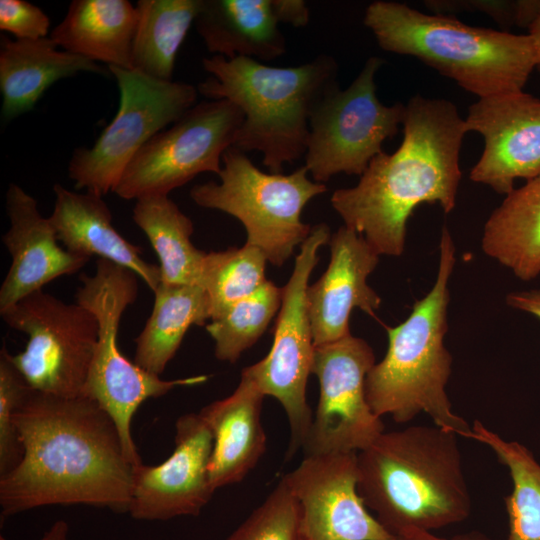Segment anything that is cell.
I'll return each mask as SVG.
<instances>
[{"label": "cell", "mask_w": 540, "mask_h": 540, "mask_svg": "<svg viewBox=\"0 0 540 540\" xmlns=\"http://www.w3.org/2000/svg\"><path fill=\"white\" fill-rule=\"evenodd\" d=\"M14 421L23 455L0 476L4 517L48 505L129 511L133 465L114 421L95 401L31 388Z\"/></svg>", "instance_id": "cell-1"}, {"label": "cell", "mask_w": 540, "mask_h": 540, "mask_svg": "<svg viewBox=\"0 0 540 540\" xmlns=\"http://www.w3.org/2000/svg\"><path fill=\"white\" fill-rule=\"evenodd\" d=\"M403 139L391 154L374 157L357 185L333 192L331 205L344 225L379 255L400 256L414 209L456 206L465 121L449 100L413 96L405 105Z\"/></svg>", "instance_id": "cell-2"}, {"label": "cell", "mask_w": 540, "mask_h": 540, "mask_svg": "<svg viewBox=\"0 0 540 540\" xmlns=\"http://www.w3.org/2000/svg\"><path fill=\"white\" fill-rule=\"evenodd\" d=\"M459 436L434 426L384 431L357 452L358 492L393 536L463 522L471 497Z\"/></svg>", "instance_id": "cell-3"}, {"label": "cell", "mask_w": 540, "mask_h": 540, "mask_svg": "<svg viewBox=\"0 0 540 540\" xmlns=\"http://www.w3.org/2000/svg\"><path fill=\"white\" fill-rule=\"evenodd\" d=\"M202 65L210 77L198 84L199 94L228 100L244 115L233 147L262 153L272 173L305 156L311 114L339 86L338 64L327 54L291 67L221 55L203 58Z\"/></svg>", "instance_id": "cell-4"}, {"label": "cell", "mask_w": 540, "mask_h": 540, "mask_svg": "<svg viewBox=\"0 0 540 540\" xmlns=\"http://www.w3.org/2000/svg\"><path fill=\"white\" fill-rule=\"evenodd\" d=\"M455 263V245L444 226L436 280L414 303L405 321L387 327V352L368 372L365 394L379 417L389 415L403 424L424 413L434 425L467 438L471 427L453 411L446 391L452 356L444 337L448 331L449 280Z\"/></svg>", "instance_id": "cell-5"}, {"label": "cell", "mask_w": 540, "mask_h": 540, "mask_svg": "<svg viewBox=\"0 0 540 540\" xmlns=\"http://www.w3.org/2000/svg\"><path fill=\"white\" fill-rule=\"evenodd\" d=\"M363 22L381 49L415 57L479 98L523 90L536 68L529 34L470 26L384 0L367 6Z\"/></svg>", "instance_id": "cell-6"}, {"label": "cell", "mask_w": 540, "mask_h": 540, "mask_svg": "<svg viewBox=\"0 0 540 540\" xmlns=\"http://www.w3.org/2000/svg\"><path fill=\"white\" fill-rule=\"evenodd\" d=\"M137 275L120 265L98 259L93 275L82 274L75 293L76 303L94 314L98 339L83 396L95 401L114 421L127 459L140 455L132 436V420L149 398L167 394L175 387L206 382L207 375L163 380L130 361L118 346L120 320L138 294Z\"/></svg>", "instance_id": "cell-7"}, {"label": "cell", "mask_w": 540, "mask_h": 540, "mask_svg": "<svg viewBox=\"0 0 540 540\" xmlns=\"http://www.w3.org/2000/svg\"><path fill=\"white\" fill-rule=\"evenodd\" d=\"M308 174L305 165L290 174L265 173L232 146L222 156L220 183L195 185L190 197L200 207L238 219L246 230L245 243L259 248L272 265L282 266L311 233L301 219L304 207L327 191Z\"/></svg>", "instance_id": "cell-8"}, {"label": "cell", "mask_w": 540, "mask_h": 540, "mask_svg": "<svg viewBox=\"0 0 540 540\" xmlns=\"http://www.w3.org/2000/svg\"><path fill=\"white\" fill-rule=\"evenodd\" d=\"M108 68L120 91L117 114L92 147L74 150L68 164L75 188L100 196L114 190L138 151L192 108L199 94L189 83L158 80L133 69Z\"/></svg>", "instance_id": "cell-9"}, {"label": "cell", "mask_w": 540, "mask_h": 540, "mask_svg": "<svg viewBox=\"0 0 540 540\" xmlns=\"http://www.w3.org/2000/svg\"><path fill=\"white\" fill-rule=\"evenodd\" d=\"M384 60L373 56L345 89L331 90L309 120L305 167L315 182L339 173L362 175L382 145L398 133L405 105L387 106L377 97L375 77Z\"/></svg>", "instance_id": "cell-10"}, {"label": "cell", "mask_w": 540, "mask_h": 540, "mask_svg": "<svg viewBox=\"0 0 540 540\" xmlns=\"http://www.w3.org/2000/svg\"><path fill=\"white\" fill-rule=\"evenodd\" d=\"M0 314L9 327L28 336L24 350L10 358L33 390L83 396L98 339L92 312L39 290Z\"/></svg>", "instance_id": "cell-11"}, {"label": "cell", "mask_w": 540, "mask_h": 540, "mask_svg": "<svg viewBox=\"0 0 540 540\" xmlns=\"http://www.w3.org/2000/svg\"><path fill=\"white\" fill-rule=\"evenodd\" d=\"M330 237L327 224L312 227L300 246L292 274L282 287L272 347L263 359L242 370L265 396L277 399L285 410L291 430L288 458L303 447L313 420L306 385L312 374L315 345L306 294L310 275L319 260V249L329 243Z\"/></svg>", "instance_id": "cell-12"}, {"label": "cell", "mask_w": 540, "mask_h": 540, "mask_svg": "<svg viewBox=\"0 0 540 540\" xmlns=\"http://www.w3.org/2000/svg\"><path fill=\"white\" fill-rule=\"evenodd\" d=\"M243 120L242 111L228 100L195 104L138 151L112 192L125 200L168 196L198 174L218 175Z\"/></svg>", "instance_id": "cell-13"}, {"label": "cell", "mask_w": 540, "mask_h": 540, "mask_svg": "<svg viewBox=\"0 0 540 540\" xmlns=\"http://www.w3.org/2000/svg\"><path fill=\"white\" fill-rule=\"evenodd\" d=\"M374 364L372 347L351 334L315 346L312 374L318 378L320 396L302 447L305 455L359 452L385 431L365 394Z\"/></svg>", "instance_id": "cell-14"}, {"label": "cell", "mask_w": 540, "mask_h": 540, "mask_svg": "<svg viewBox=\"0 0 540 540\" xmlns=\"http://www.w3.org/2000/svg\"><path fill=\"white\" fill-rule=\"evenodd\" d=\"M297 499L307 540H393L358 492L357 452L305 455L282 478Z\"/></svg>", "instance_id": "cell-15"}, {"label": "cell", "mask_w": 540, "mask_h": 540, "mask_svg": "<svg viewBox=\"0 0 540 540\" xmlns=\"http://www.w3.org/2000/svg\"><path fill=\"white\" fill-rule=\"evenodd\" d=\"M175 448L158 465L133 466L129 514L137 520L197 516L212 498L209 475L214 439L200 413L180 416Z\"/></svg>", "instance_id": "cell-16"}, {"label": "cell", "mask_w": 540, "mask_h": 540, "mask_svg": "<svg viewBox=\"0 0 540 540\" xmlns=\"http://www.w3.org/2000/svg\"><path fill=\"white\" fill-rule=\"evenodd\" d=\"M466 132H477L484 149L470 171L473 182L505 196L518 178L540 175V99L521 91L479 98L468 108Z\"/></svg>", "instance_id": "cell-17"}, {"label": "cell", "mask_w": 540, "mask_h": 540, "mask_svg": "<svg viewBox=\"0 0 540 540\" xmlns=\"http://www.w3.org/2000/svg\"><path fill=\"white\" fill-rule=\"evenodd\" d=\"M328 244V267L306 294L315 346L350 335L353 309L374 317L381 305L380 296L367 282L380 255L361 234L345 225L331 235Z\"/></svg>", "instance_id": "cell-18"}, {"label": "cell", "mask_w": 540, "mask_h": 540, "mask_svg": "<svg viewBox=\"0 0 540 540\" xmlns=\"http://www.w3.org/2000/svg\"><path fill=\"white\" fill-rule=\"evenodd\" d=\"M9 228L2 242L11 265L0 287V313L26 296L42 290L52 280L79 271L90 260L63 249L49 218L37 201L17 184L6 192Z\"/></svg>", "instance_id": "cell-19"}, {"label": "cell", "mask_w": 540, "mask_h": 540, "mask_svg": "<svg viewBox=\"0 0 540 540\" xmlns=\"http://www.w3.org/2000/svg\"><path fill=\"white\" fill-rule=\"evenodd\" d=\"M55 204L48 217L59 242L71 253L111 261L133 271L154 292L161 282L159 266L142 258V248L127 241L112 225L102 196L53 187Z\"/></svg>", "instance_id": "cell-20"}, {"label": "cell", "mask_w": 540, "mask_h": 540, "mask_svg": "<svg viewBox=\"0 0 540 540\" xmlns=\"http://www.w3.org/2000/svg\"><path fill=\"white\" fill-rule=\"evenodd\" d=\"M265 395L247 375L229 396L199 412L210 428L214 444L209 475L214 490L242 481L266 450L261 421Z\"/></svg>", "instance_id": "cell-21"}, {"label": "cell", "mask_w": 540, "mask_h": 540, "mask_svg": "<svg viewBox=\"0 0 540 540\" xmlns=\"http://www.w3.org/2000/svg\"><path fill=\"white\" fill-rule=\"evenodd\" d=\"M50 37L38 40L1 38V116L9 121L33 109L56 81L78 72L105 73L94 61L60 51Z\"/></svg>", "instance_id": "cell-22"}, {"label": "cell", "mask_w": 540, "mask_h": 540, "mask_svg": "<svg viewBox=\"0 0 540 540\" xmlns=\"http://www.w3.org/2000/svg\"><path fill=\"white\" fill-rule=\"evenodd\" d=\"M194 25L214 55L270 61L286 52L271 0H202Z\"/></svg>", "instance_id": "cell-23"}, {"label": "cell", "mask_w": 540, "mask_h": 540, "mask_svg": "<svg viewBox=\"0 0 540 540\" xmlns=\"http://www.w3.org/2000/svg\"><path fill=\"white\" fill-rule=\"evenodd\" d=\"M137 22L136 6L127 0H74L49 37L70 53L132 69Z\"/></svg>", "instance_id": "cell-24"}, {"label": "cell", "mask_w": 540, "mask_h": 540, "mask_svg": "<svg viewBox=\"0 0 540 540\" xmlns=\"http://www.w3.org/2000/svg\"><path fill=\"white\" fill-rule=\"evenodd\" d=\"M481 247L520 280L540 275V175L505 196L484 225Z\"/></svg>", "instance_id": "cell-25"}, {"label": "cell", "mask_w": 540, "mask_h": 540, "mask_svg": "<svg viewBox=\"0 0 540 540\" xmlns=\"http://www.w3.org/2000/svg\"><path fill=\"white\" fill-rule=\"evenodd\" d=\"M211 320L209 298L201 285L160 282L150 317L136 337L134 363L160 376L192 325Z\"/></svg>", "instance_id": "cell-26"}, {"label": "cell", "mask_w": 540, "mask_h": 540, "mask_svg": "<svg viewBox=\"0 0 540 540\" xmlns=\"http://www.w3.org/2000/svg\"><path fill=\"white\" fill-rule=\"evenodd\" d=\"M132 218L158 256L161 282L201 285L206 252L191 242L193 223L174 201L168 196L140 198Z\"/></svg>", "instance_id": "cell-27"}, {"label": "cell", "mask_w": 540, "mask_h": 540, "mask_svg": "<svg viewBox=\"0 0 540 540\" xmlns=\"http://www.w3.org/2000/svg\"><path fill=\"white\" fill-rule=\"evenodd\" d=\"M202 0H139L131 66L152 78L172 81L176 55Z\"/></svg>", "instance_id": "cell-28"}, {"label": "cell", "mask_w": 540, "mask_h": 540, "mask_svg": "<svg viewBox=\"0 0 540 540\" xmlns=\"http://www.w3.org/2000/svg\"><path fill=\"white\" fill-rule=\"evenodd\" d=\"M467 438L488 446L509 471L512 490L504 498L507 540H540V463L527 447L503 439L479 420L474 421Z\"/></svg>", "instance_id": "cell-29"}, {"label": "cell", "mask_w": 540, "mask_h": 540, "mask_svg": "<svg viewBox=\"0 0 540 540\" xmlns=\"http://www.w3.org/2000/svg\"><path fill=\"white\" fill-rule=\"evenodd\" d=\"M267 262L259 248L247 243L239 248L206 253L201 286L209 298L211 321L223 316L268 280Z\"/></svg>", "instance_id": "cell-30"}, {"label": "cell", "mask_w": 540, "mask_h": 540, "mask_svg": "<svg viewBox=\"0 0 540 540\" xmlns=\"http://www.w3.org/2000/svg\"><path fill=\"white\" fill-rule=\"evenodd\" d=\"M283 289L267 280L256 292L205 326L218 360L236 362L263 335L282 303Z\"/></svg>", "instance_id": "cell-31"}, {"label": "cell", "mask_w": 540, "mask_h": 540, "mask_svg": "<svg viewBox=\"0 0 540 540\" xmlns=\"http://www.w3.org/2000/svg\"><path fill=\"white\" fill-rule=\"evenodd\" d=\"M225 540H307L297 499L283 479Z\"/></svg>", "instance_id": "cell-32"}, {"label": "cell", "mask_w": 540, "mask_h": 540, "mask_svg": "<svg viewBox=\"0 0 540 540\" xmlns=\"http://www.w3.org/2000/svg\"><path fill=\"white\" fill-rule=\"evenodd\" d=\"M30 390L4 345L0 352V476L12 470L22 458L23 447L14 415Z\"/></svg>", "instance_id": "cell-33"}, {"label": "cell", "mask_w": 540, "mask_h": 540, "mask_svg": "<svg viewBox=\"0 0 540 540\" xmlns=\"http://www.w3.org/2000/svg\"><path fill=\"white\" fill-rule=\"evenodd\" d=\"M434 14L452 16L458 12H482L502 25L529 26L540 9V1L453 0L424 1Z\"/></svg>", "instance_id": "cell-34"}, {"label": "cell", "mask_w": 540, "mask_h": 540, "mask_svg": "<svg viewBox=\"0 0 540 540\" xmlns=\"http://www.w3.org/2000/svg\"><path fill=\"white\" fill-rule=\"evenodd\" d=\"M50 19L38 6L24 0L0 1V30L19 40L46 38Z\"/></svg>", "instance_id": "cell-35"}, {"label": "cell", "mask_w": 540, "mask_h": 540, "mask_svg": "<svg viewBox=\"0 0 540 540\" xmlns=\"http://www.w3.org/2000/svg\"><path fill=\"white\" fill-rule=\"evenodd\" d=\"M271 6L279 24L302 28L310 21V10L303 0H271Z\"/></svg>", "instance_id": "cell-36"}, {"label": "cell", "mask_w": 540, "mask_h": 540, "mask_svg": "<svg viewBox=\"0 0 540 540\" xmlns=\"http://www.w3.org/2000/svg\"><path fill=\"white\" fill-rule=\"evenodd\" d=\"M506 303L517 310L529 313L540 320V289L509 293Z\"/></svg>", "instance_id": "cell-37"}, {"label": "cell", "mask_w": 540, "mask_h": 540, "mask_svg": "<svg viewBox=\"0 0 540 540\" xmlns=\"http://www.w3.org/2000/svg\"><path fill=\"white\" fill-rule=\"evenodd\" d=\"M39 540H69V526L64 520L55 521Z\"/></svg>", "instance_id": "cell-38"}, {"label": "cell", "mask_w": 540, "mask_h": 540, "mask_svg": "<svg viewBox=\"0 0 540 540\" xmlns=\"http://www.w3.org/2000/svg\"><path fill=\"white\" fill-rule=\"evenodd\" d=\"M528 30L536 50L537 63L535 69L540 73V9L528 26Z\"/></svg>", "instance_id": "cell-39"}, {"label": "cell", "mask_w": 540, "mask_h": 540, "mask_svg": "<svg viewBox=\"0 0 540 540\" xmlns=\"http://www.w3.org/2000/svg\"><path fill=\"white\" fill-rule=\"evenodd\" d=\"M393 540H450L434 535L432 532L422 530H411L401 535L395 536Z\"/></svg>", "instance_id": "cell-40"}, {"label": "cell", "mask_w": 540, "mask_h": 540, "mask_svg": "<svg viewBox=\"0 0 540 540\" xmlns=\"http://www.w3.org/2000/svg\"><path fill=\"white\" fill-rule=\"evenodd\" d=\"M450 540H494L480 531H469L454 535Z\"/></svg>", "instance_id": "cell-41"}, {"label": "cell", "mask_w": 540, "mask_h": 540, "mask_svg": "<svg viewBox=\"0 0 540 540\" xmlns=\"http://www.w3.org/2000/svg\"><path fill=\"white\" fill-rule=\"evenodd\" d=\"M0 540H7V539L1 535Z\"/></svg>", "instance_id": "cell-42"}]
</instances>
